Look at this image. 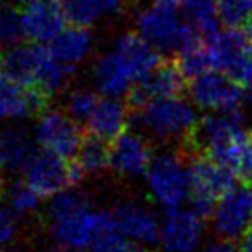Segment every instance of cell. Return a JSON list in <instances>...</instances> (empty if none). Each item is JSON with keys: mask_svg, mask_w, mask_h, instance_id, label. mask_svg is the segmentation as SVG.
Here are the masks:
<instances>
[{"mask_svg": "<svg viewBox=\"0 0 252 252\" xmlns=\"http://www.w3.org/2000/svg\"><path fill=\"white\" fill-rule=\"evenodd\" d=\"M26 182L42 197H54L67 187L76 185L83 178V169L78 162H66V158L54 152H36L25 169Z\"/></svg>", "mask_w": 252, "mask_h": 252, "instance_id": "cell-8", "label": "cell"}, {"mask_svg": "<svg viewBox=\"0 0 252 252\" xmlns=\"http://www.w3.org/2000/svg\"><path fill=\"white\" fill-rule=\"evenodd\" d=\"M156 2H159V4H166V5H173V7H176L178 4H182L183 0H156Z\"/></svg>", "mask_w": 252, "mask_h": 252, "instance_id": "cell-37", "label": "cell"}, {"mask_svg": "<svg viewBox=\"0 0 252 252\" xmlns=\"http://www.w3.org/2000/svg\"><path fill=\"white\" fill-rule=\"evenodd\" d=\"M23 35L21 12L16 11L9 2L0 0V47L9 49L16 45Z\"/></svg>", "mask_w": 252, "mask_h": 252, "instance_id": "cell-27", "label": "cell"}, {"mask_svg": "<svg viewBox=\"0 0 252 252\" xmlns=\"http://www.w3.org/2000/svg\"><path fill=\"white\" fill-rule=\"evenodd\" d=\"M47 97L38 88L23 87L0 74V119H21L42 114Z\"/></svg>", "mask_w": 252, "mask_h": 252, "instance_id": "cell-17", "label": "cell"}, {"mask_svg": "<svg viewBox=\"0 0 252 252\" xmlns=\"http://www.w3.org/2000/svg\"><path fill=\"white\" fill-rule=\"evenodd\" d=\"M87 123L94 137L104 142L114 140L125 131L128 123V107L116 97H105L98 100Z\"/></svg>", "mask_w": 252, "mask_h": 252, "instance_id": "cell-19", "label": "cell"}, {"mask_svg": "<svg viewBox=\"0 0 252 252\" xmlns=\"http://www.w3.org/2000/svg\"><path fill=\"white\" fill-rule=\"evenodd\" d=\"M244 85L247 87V98L252 104V69H251V73H249V76H247V80H245Z\"/></svg>", "mask_w": 252, "mask_h": 252, "instance_id": "cell-35", "label": "cell"}, {"mask_svg": "<svg viewBox=\"0 0 252 252\" xmlns=\"http://www.w3.org/2000/svg\"><path fill=\"white\" fill-rule=\"evenodd\" d=\"M5 164V149H4V135H0V169Z\"/></svg>", "mask_w": 252, "mask_h": 252, "instance_id": "cell-36", "label": "cell"}, {"mask_svg": "<svg viewBox=\"0 0 252 252\" xmlns=\"http://www.w3.org/2000/svg\"><path fill=\"white\" fill-rule=\"evenodd\" d=\"M176 64L187 78L202 76V74L216 69L209 45H207V42H200V40L193 45L187 47L182 52H178V63Z\"/></svg>", "mask_w": 252, "mask_h": 252, "instance_id": "cell-25", "label": "cell"}, {"mask_svg": "<svg viewBox=\"0 0 252 252\" xmlns=\"http://www.w3.org/2000/svg\"><path fill=\"white\" fill-rule=\"evenodd\" d=\"M138 35L161 52H182L199 42V32L185 23L176 7L154 2L137 18Z\"/></svg>", "mask_w": 252, "mask_h": 252, "instance_id": "cell-5", "label": "cell"}, {"mask_svg": "<svg viewBox=\"0 0 252 252\" xmlns=\"http://www.w3.org/2000/svg\"><path fill=\"white\" fill-rule=\"evenodd\" d=\"M249 137H251V144H252V131H251V135H249Z\"/></svg>", "mask_w": 252, "mask_h": 252, "instance_id": "cell-40", "label": "cell"}, {"mask_svg": "<svg viewBox=\"0 0 252 252\" xmlns=\"http://www.w3.org/2000/svg\"><path fill=\"white\" fill-rule=\"evenodd\" d=\"M207 45L213 56L214 67L238 83H245L252 69V47L244 32L235 28L218 32L209 36Z\"/></svg>", "mask_w": 252, "mask_h": 252, "instance_id": "cell-10", "label": "cell"}, {"mask_svg": "<svg viewBox=\"0 0 252 252\" xmlns=\"http://www.w3.org/2000/svg\"><path fill=\"white\" fill-rule=\"evenodd\" d=\"M145 178L151 197L166 211L178 209L192 193L190 168L175 154H161L152 159Z\"/></svg>", "mask_w": 252, "mask_h": 252, "instance_id": "cell-6", "label": "cell"}, {"mask_svg": "<svg viewBox=\"0 0 252 252\" xmlns=\"http://www.w3.org/2000/svg\"><path fill=\"white\" fill-rule=\"evenodd\" d=\"M7 197L12 213L19 214V216H25V214H30L38 209L40 197L42 195L26 182V183H14L9 189Z\"/></svg>", "mask_w": 252, "mask_h": 252, "instance_id": "cell-28", "label": "cell"}, {"mask_svg": "<svg viewBox=\"0 0 252 252\" xmlns=\"http://www.w3.org/2000/svg\"><path fill=\"white\" fill-rule=\"evenodd\" d=\"M104 220V211L97 213L88 199L76 190H64L54 195L47 209V226L52 238L66 251H87Z\"/></svg>", "mask_w": 252, "mask_h": 252, "instance_id": "cell-3", "label": "cell"}, {"mask_svg": "<svg viewBox=\"0 0 252 252\" xmlns=\"http://www.w3.org/2000/svg\"><path fill=\"white\" fill-rule=\"evenodd\" d=\"M242 252H252V224L242 238Z\"/></svg>", "mask_w": 252, "mask_h": 252, "instance_id": "cell-33", "label": "cell"}, {"mask_svg": "<svg viewBox=\"0 0 252 252\" xmlns=\"http://www.w3.org/2000/svg\"><path fill=\"white\" fill-rule=\"evenodd\" d=\"M237 176L220 162L204 156H193L190 162V182H192V209L202 218L214 213L216 200L235 187Z\"/></svg>", "mask_w": 252, "mask_h": 252, "instance_id": "cell-7", "label": "cell"}, {"mask_svg": "<svg viewBox=\"0 0 252 252\" xmlns=\"http://www.w3.org/2000/svg\"><path fill=\"white\" fill-rule=\"evenodd\" d=\"M4 149H5V164L14 171L23 169L35 158V144L28 131L23 128H12L4 133Z\"/></svg>", "mask_w": 252, "mask_h": 252, "instance_id": "cell-22", "label": "cell"}, {"mask_svg": "<svg viewBox=\"0 0 252 252\" xmlns=\"http://www.w3.org/2000/svg\"><path fill=\"white\" fill-rule=\"evenodd\" d=\"M185 74L178 64L161 63L145 80L131 88L130 102L135 109L154 98L180 97L185 90Z\"/></svg>", "mask_w": 252, "mask_h": 252, "instance_id": "cell-16", "label": "cell"}, {"mask_svg": "<svg viewBox=\"0 0 252 252\" xmlns=\"http://www.w3.org/2000/svg\"><path fill=\"white\" fill-rule=\"evenodd\" d=\"M16 220L12 216V213L9 209L0 207V245H5L9 242H12V238L16 237Z\"/></svg>", "mask_w": 252, "mask_h": 252, "instance_id": "cell-31", "label": "cell"}, {"mask_svg": "<svg viewBox=\"0 0 252 252\" xmlns=\"http://www.w3.org/2000/svg\"><path fill=\"white\" fill-rule=\"evenodd\" d=\"M23 35L33 43L52 42L64 30L67 18L54 0H28L21 11Z\"/></svg>", "mask_w": 252, "mask_h": 252, "instance_id": "cell-14", "label": "cell"}, {"mask_svg": "<svg viewBox=\"0 0 252 252\" xmlns=\"http://www.w3.org/2000/svg\"><path fill=\"white\" fill-rule=\"evenodd\" d=\"M78 164L83 173H98L109 166V149L104 145V140L94 137L83 140L78 151Z\"/></svg>", "mask_w": 252, "mask_h": 252, "instance_id": "cell-26", "label": "cell"}, {"mask_svg": "<svg viewBox=\"0 0 252 252\" xmlns=\"http://www.w3.org/2000/svg\"><path fill=\"white\" fill-rule=\"evenodd\" d=\"M0 252H2V251H0Z\"/></svg>", "mask_w": 252, "mask_h": 252, "instance_id": "cell-41", "label": "cell"}, {"mask_svg": "<svg viewBox=\"0 0 252 252\" xmlns=\"http://www.w3.org/2000/svg\"><path fill=\"white\" fill-rule=\"evenodd\" d=\"M73 67L61 63L52 50L38 43L12 45L0 54V74L23 87L52 95L67 83Z\"/></svg>", "mask_w": 252, "mask_h": 252, "instance_id": "cell-2", "label": "cell"}, {"mask_svg": "<svg viewBox=\"0 0 252 252\" xmlns=\"http://www.w3.org/2000/svg\"><path fill=\"white\" fill-rule=\"evenodd\" d=\"M244 35H245V38H247V42L251 43V47H252V18H249L247 21L244 23Z\"/></svg>", "mask_w": 252, "mask_h": 252, "instance_id": "cell-34", "label": "cell"}, {"mask_svg": "<svg viewBox=\"0 0 252 252\" xmlns=\"http://www.w3.org/2000/svg\"><path fill=\"white\" fill-rule=\"evenodd\" d=\"M152 162L149 144L137 133L123 131L109 149V166L125 178H138L145 175Z\"/></svg>", "mask_w": 252, "mask_h": 252, "instance_id": "cell-15", "label": "cell"}, {"mask_svg": "<svg viewBox=\"0 0 252 252\" xmlns=\"http://www.w3.org/2000/svg\"><path fill=\"white\" fill-rule=\"evenodd\" d=\"M35 137L45 151L66 159L76 156L83 144V137L74 119L67 112L61 111H43L40 114Z\"/></svg>", "mask_w": 252, "mask_h": 252, "instance_id": "cell-12", "label": "cell"}, {"mask_svg": "<svg viewBox=\"0 0 252 252\" xmlns=\"http://www.w3.org/2000/svg\"><path fill=\"white\" fill-rule=\"evenodd\" d=\"M202 220L193 209H169L161 223L159 242L168 252H195L204 235Z\"/></svg>", "mask_w": 252, "mask_h": 252, "instance_id": "cell-13", "label": "cell"}, {"mask_svg": "<svg viewBox=\"0 0 252 252\" xmlns=\"http://www.w3.org/2000/svg\"><path fill=\"white\" fill-rule=\"evenodd\" d=\"M137 123L145 133L162 142L182 140L189 144L199 119L189 102L180 97L154 98L138 107Z\"/></svg>", "mask_w": 252, "mask_h": 252, "instance_id": "cell-4", "label": "cell"}, {"mask_svg": "<svg viewBox=\"0 0 252 252\" xmlns=\"http://www.w3.org/2000/svg\"><path fill=\"white\" fill-rule=\"evenodd\" d=\"M185 18L193 28L202 35H214L220 26L218 0H183L182 2Z\"/></svg>", "mask_w": 252, "mask_h": 252, "instance_id": "cell-23", "label": "cell"}, {"mask_svg": "<svg viewBox=\"0 0 252 252\" xmlns=\"http://www.w3.org/2000/svg\"><path fill=\"white\" fill-rule=\"evenodd\" d=\"M49 252H67V251H66V249L61 247V251H49Z\"/></svg>", "mask_w": 252, "mask_h": 252, "instance_id": "cell-38", "label": "cell"}, {"mask_svg": "<svg viewBox=\"0 0 252 252\" xmlns=\"http://www.w3.org/2000/svg\"><path fill=\"white\" fill-rule=\"evenodd\" d=\"M202 252H242V251H238L230 240H224V242H220V244L207 245Z\"/></svg>", "mask_w": 252, "mask_h": 252, "instance_id": "cell-32", "label": "cell"}, {"mask_svg": "<svg viewBox=\"0 0 252 252\" xmlns=\"http://www.w3.org/2000/svg\"><path fill=\"white\" fill-rule=\"evenodd\" d=\"M98 98L90 90H74L66 100V111L74 121H88Z\"/></svg>", "mask_w": 252, "mask_h": 252, "instance_id": "cell-30", "label": "cell"}, {"mask_svg": "<svg viewBox=\"0 0 252 252\" xmlns=\"http://www.w3.org/2000/svg\"><path fill=\"white\" fill-rule=\"evenodd\" d=\"M118 228L140 245H152L161 237V223L156 214L137 202H125L114 211Z\"/></svg>", "mask_w": 252, "mask_h": 252, "instance_id": "cell-18", "label": "cell"}, {"mask_svg": "<svg viewBox=\"0 0 252 252\" xmlns=\"http://www.w3.org/2000/svg\"><path fill=\"white\" fill-rule=\"evenodd\" d=\"M161 64L158 50L140 35L119 36L94 67L97 88L107 97H119L140 83Z\"/></svg>", "mask_w": 252, "mask_h": 252, "instance_id": "cell-1", "label": "cell"}, {"mask_svg": "<svg viewBox=\"0 0 252 252\" xmlns=\"http://www.w3.org/2000/svg\"><path fill=\"white\" fill-rule=\"evenodd\" d=\"M92 49H94V36L85 26L63 30L52 40V47H50L54 56L71 67L87 59Z\"/></svg>", "mask_w": 252, "mask_h": 252, "instance_id": "cell-20", "label": "cell"}, {"mask_svg": "<svg viewBox=\"0 0 252 252\" xmlns=\"http://www.w3.org/2000/svg\"><path fill=\"white\" fill-rule=\"evenodd\" d=\"M130 242V238L118 228L114 213L104 211V220L90 245V252H133Z\"/></svg>", "mask_w": 252, "mask_h": 252, "instance_id": "cell-24", "label": "cell"}, {"mask_svg": "<svg viewBox=\"0 0 252 252\" xmlns=\"http://www.w3.org/2000/svg\"><path fill=\"white\" fill-rule=\"evenodd\" d=\"M252 224V185L233 187L220 200L213 213L214 231L223 240L244 238Z\"/></svg>", "mask_w": 252, "mask_h": 252, "instance_id": "cell-9", "label": "cell"}, {"mask_svg": "<svg viewBox=\"0 0 252 252\" xmlns=\"http://www.w3.org/2000/svg\"><path fill=\"white\" fill-rule=\"evenodd\" d=\"M21 2H28V0H21ZM54 2H59V0H54Z\"/></svg>", "mask_w": 252, "mask_h": 252, "instance_id": "cell-39", "label": "cell"}, {"mask_svg": "<svg viewBox=\"0 0 252 252\" xmlns=\"http://www.w3.org/2000/svg\"><path fill=\"white\" fill-rule=\"evenodd\" d=\"M218 12L226 28L244 26L252 18V0H218Z\"/></svg>", "mask_w": 252, "mask_h": 252, "instance_id": "cell-29", "label": "cell"}, {"mask_svg": "<svg viewBox=\"0 0 252 252\" xmlns=\"http://www.w3.org/2000/svg\"><path fill=\"white\" fill-rule=\"evenodd\" d=\"M190 95L197 107L216 112H231L242 109L244 90L242 83L224 73H209L193 78Z\"/></svg>", "mask_w": 252, "mask_h": 252, "instance_id": "cell-11", "label": "cell"}, {"mask_svg": "<svg viewBox=\"0 0 252 252\" xmlns=\"http://www.w3.org/2000/svg\"><path fill=\"white\" fill-rule=\"evenodd\" d=\"M125 0H66L64 14L73 26H92L100 18L119 12Z\"/></svg>", "mask_w": 252, "mask_h": 252, "instance_id": "cell-21", "label": "cell"}]
</instances>
